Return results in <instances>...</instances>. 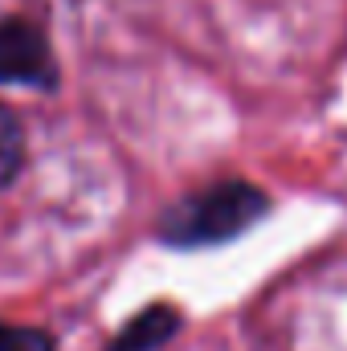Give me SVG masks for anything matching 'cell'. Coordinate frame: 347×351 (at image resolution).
<instances>
[{"label": "cell", "mask_w": 347, "mask_h": 351, "mask_svg": "<svg viewBox=\"0 0 347 351\" xmlns=\"http://www.w3.org/2000/svg\"><path fill=\"white\" fill-rule=\"evenodd\" d=\"M176 327H180V315L172 306H147L143 315H135L119 331V339L110 343V351H152V348H160L164 339H172Z\"/></svg>", "instance_id": "obj_3"}, {"label": "cell", "mask_w": 347, "mask_h": 351, "mask_svg": "<svg viewBox=\"0 0 347 351\" xmlns=\"http://www.w3.org/2000/svg\"><path fill=\"white\" fill-rule=\"evenodd\" d=\"M0 351H53V339L37 327H12L0 323Z\"/></svg>", "instance_id": "obj_5"}, {"label": "cell", "mask_w": 347, "mask_h": 351, "mask_svg": "<svg viewBox=\"0 0 347 351\" xmlns=\"http://www.w3.org/2000/svg\"><path fill=\"white\" fill-rule=\"evenodd\" d=\"M261 213H265L261 188L246 184V180H225V184H213V188L184 196L176 208H168L160 221V237L168 245H184V250L217 245V241L246 233Z\"/></svg>", "instance_id": "obj_1"}, {"label": "cell", "mask_w": 347, "mask_h": 351, "mask_svg": "<svg viewBox=\"0 0 347 351\" xmlns=\"http://www.w3.org/2000/svg\"><path fill=\"white\" fill-rule=\"evenodd\" d=\"M21 160H25V131L16 114L0 106V188L21 172Z\"/></svg>", "instance_id": "obj_4"}, {"label": "cell", "mask_w": 347, "mask_h": 351, "mask_svg": "<svg viewBox=\"0 0 347 351\" xmlns=\"http://www.w3.org/2000/svg\"><path fill=\"white\" fill-rule=\"evenodd\" d=\"M53 53L45 33L33 21L0 16V82L16 86H53Z\"/></svg>", "instance_id": "obj_2"}]
</instances>
